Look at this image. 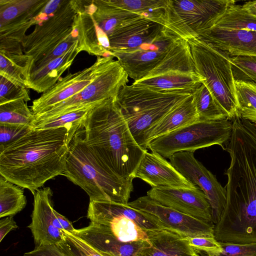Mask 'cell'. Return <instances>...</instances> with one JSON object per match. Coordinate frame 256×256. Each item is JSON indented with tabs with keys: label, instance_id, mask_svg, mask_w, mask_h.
Wrapping results in <instances>:
<instances>
[{
	"label": "cell",
	"instance_id": "1",
	"mask_svg": "<svg viewBox=\"0 0 256 256\" xmlns=\"http://www.w3.org/2000/svg\"><path fill=\"white\" fill-rule=\"evenodd\" d=\"M232 132L224 150L230 154L226 206L214 225L223 242H256V126L240 117L232 120Z\"/></svg>",
	"mask_w": 256,
	"mask_h": 256
},
{
	"label": "cell",
	"instance_id": "2",
	"mask_svg": "<svg viewBox=\"0 0 256 256\" xmlns=\"http://www.w3.org/2000/svg\"><path fill=\"white\" fill-rule=\"evenodd\" d=\"M70 128L32 129L0 148V176L32 194L48 180L63 174Z\"/></svg>",
	"mask_w": 256,
	"mask_h": 256
},
{
	"label": "cell",
	"instance_id": "3",
	"mask_svg": "<svg viewBox=\"0 0 256 256\" xmlns=\"http://www.w3.org/2000/svg\"><path fill=\"white\" fill-rule=\"evenodd\" d=\"M116 98L100 102L90 110L82 124L83 136L106 168L121 179L133 181L148 150L134 139Z\"/></svg>",
	"mask_w": 256,
	"mask_h": 256
},
{
	"label": "cell",
	"instance_id": "4",
	"mask_svg": "<svg viewBox=\"0 0 256 256\" xmlns=\"http://www.w3.org/2000/svg\"><path fill=\"white\" fill-rule=\"evenodd\" d=\"M112 56L134 82L172 72L196 73L188 42L165 28L152 42Z\"/></svg>",
	"mask_w": 256,
	"mask_h": 256
},
{
	"label": "cell",
	"instance_id": "5",
	"mask_svg": "<svg viewBox=\"0 0 256 256\" xmlns=\"http://www.w3.org/2000/svg\"><path fill=\"white\" fill-rule=\"evenodd\" d=\"M63 175L84 190L90 201L126 204L133 190L132 180L118 178L100 162L85 142L82 126L70 142Z\"/></svg>",
	"mask_w": 256,
	"mask_h": 256
},
{
	"label": "cell",
	"instance_id": "6",
	"mask_svg": "<svg viewBox=\"0 0 256 256\" xmlns=\"http://www.w3.org/2000/svg\"><path fill=\"white\" fill-rule=\"evenodd\" d=\"M192 94L126 84L119 90L116 101L134 139L147 150L145 138L148 131Z\"/></svg>",
	"mask_w": 256,
	"mask_h": 256
},
{
	"label": "cell",
	"instance_id": "7",
	"mask_svg": "<svg viewBox=\"0 0 256 256\" xmlns=\"http://www.w3.org/2000/svg\"><path fill=\"white\" fill-rule=\"evenodd\" d=\"M190 48L196 72L208 88L228 120L238 116L237 100L230 56L199 38L185 40Z\"/></svg>",
	"mask_w": 256,
	"mask_h": 256
},
{
	"label": "cell",
	"instance_id": "8",
	"mask_svg": "<svg viewBox=\"0 0 256 256\" xmlns=\"http://www.w3.org/2000/svg\"><path fill=\"white\" fill-rule=\"evenodd\" d=\"M87 218L90 224L124 243L150 242L148 232L164 229L146 212L110 201H90Z\"/></svg>",
	"mask_w": 256,
	"mask_h": 256
},
{
	"label": "cell",
	"instance_id": "9",
	"mask_svg": "<svg viewBox=\"0 0 256 256\" xmlns=\"http://www.w3.org/2000/svg\"><path fill=\"white\" fill-rule=\"evenodd\" d=\"M232 132V122L230 120L198 121L152 140L146 148L165 158L178 152H194L214 145L224 150Z\"/></svg>",
	"mask_w": 256,
	"mask_h": 256
},
{
	"label": "cell",
	"instance_id": "10",
	"mask_svg": "<svg viewBox=\"0 0 256 256\" xmlns=\"http://www.w3.org/2000/svg\"><path fill=\"white\" fill-rule=\"evenodd\" d=\"M234 0H168L164 28L179 38L196 37L214 26Z\"/></svg>",
	"mask_w": 256,
	"mask_h": 256
},
{
	"label": "cell",
	"instance_id": "11",
	"mask_svg": "<svg viewBox=\"0 0 256 256\" xmlns=\"http://www.w3.org/2000/svg\"><path fill=\"white\" fill-rule=\"evenodd\" d=\"M77 12V0H66L55 14L35 26L32 32L24 36L23 52L32 60L30 73L40 61L74 30V21Z\"/></svg>",
	"mask_w": 256,
	"mask_h": 256
},
{
	"label": "cell",
	"instance_id": "12",
	"mask_svg": "<svg viewBox=\"0 0 256 256\" xmlns=\"http://www.w3.org/2000/svg\"><path fill=\"white\" fill-rule=\"evenodd\" d=\"M112 57L102 71L82 90L73 96L35 116L44 120L74 110L84 106L116 98L128 82V75L118 60Z\"/></svg>",
	"mask_w": 256,
	"mask_h": 256
},
{
	"label": "cell",
	"instance_id": "13",
	"mask_svg": "<svg viewBox=\"0 0 256 256\" xmlns=\"http://www.w3.org/2000/svg\"><path fill=\"white\" fill-rule=\"evenodd\" d=\"M48 0H0V50H22V44L34 18Z\"/></svg>",
	"mask_w": 256,
	"mask_h": 256
},
{
	"label": "cell",
	"instance_id": "14",
	"mask_svg": "<svg viewBox=\"0 0 256 256\" xmlns=\"http://www.w3.org/2000/svg\"><path fill=\"white\" fill-rule=\"evenodd\" d=\"M170 162L186 178L199 188L206 195L211 207L212 222L220 219L226 202V192L216 176L194 156V152H180L170 158Z\"/></svg>",
	"mask_w": 256,
	"mask_h": 256
},
{
	"label": "cell",
	"instance_id": "15",
	"mask_svg": "<svg viewBox=\"0 0 256 256\" xmlns=\"http://www.w3.org/2000/svg\"><path fill=\"white\" fill-rule=\"evenodd\" d=\"M128 205L146 212L165 229L180 234L185 237L212 236L214 224L162 206L148 196L140 197Z\"/></svg>",
	"mask_w": 256,
	"mask_h": 256
},
{
	"label": "cell",
	"instance_id": "16",
	"mask_svg": "<svg viewBox=\"0 0 256 256\" xmlns=\"http://www.w3.org/2000/svg\"><path fill=\"white\" fill-rule=\"evenodd\" d=\"M112 57L98 56L90 66L60 78L55 84L32 102L30 108L34 116L82 90L102 71Z\"/></svg>",
	"mask_w": 256,
	"mask_h": 256
},
{
	"label": "cell",
	"instance_id": "17",
	"mask_svg": "<svg viewBox=\"0 0 256 256\" xmlns=\"http://www.w3.org/2000/svg\"><path fill=\"white\" fill-rule=\"evenodd\" d=\"M146 196L162 206L212 223L210 204L204 192L198 186L194 188H152Z\"/></svg>",
	"mask_w": 256,
	"mask_h": 256
},
{
	"label": "cell",
	"instance_id": "18",
	"mask_svg": "<svg viewBox=\"0 0 256 256\" xmlns=\"http://www.w3.org/2000/svg\"><path fill=\"white\" fill-rule=\"evenodd\" d=\"M52 191L50 187L38 189L34 194L32 222L28 226L36 246L58 244L65 241L62 230L54 227L50 216Z\"/></svg>",
	"mask_w": 256,
	"mask_h": 256
},
{
	"label": "cell",
	"instance_id": "19",
	"mask_svg": "<svg viewBox=\"0 0 256 256\" xmlns=\"http://www.w3.org/2000/svg\"><path fill=\"white\" fill-rule=\"evenodd\" d=\"M139 178L155 187H176L194 188L196 187L186 178L172 164L160 154L146 152L135 173Z\"/></svg>",
	"mask_w": 256,
	"mask_h": 256
},
{
	"label": "cell",
	"instance_id": "20",
	"mask_svg": "<svg viewBox=\"0 0 256 256\" xmlns=\"http://www.w3.org/2000/svg\"><path fill=\"white\" fill-rule=\"evenodd\" d=\"M164 26L140 16L124 24L109 37L110 50H127L152 42Z\"/></svg>",
	"mask_w": 256,
	"mask_h": 256
},
{
	"label": "cell",
	"instance_id": "21",
	"mask_svg": "<svg viewBox=\"0 0 256 256\" xmlns=\"http://www.w3.org/2000/svg\"><path fill=\"white\" fill-rule=\"evenodd\" d=\"M230 56H256V31L228 30L211 28L196 37Z\"/></svg>",
	"mask_w": 256,
	"mask_h": 256
},
{
	"label": "cell",
	"instance_id": "22",
	"mask_svg": "<svg viewBox=\"0 0 256 256\" xmlns=\"http://www.w3.org/2000/svg\"><path fill=\"white\" fill-rule=\"evenodd\" d=\"M98 28L109 37L126 24L142 16L118 7L110 0H80Z\"/></svg>",
	"mask_w": 256,
	"mask_h": 256
},
{
	"label": "cell",
	"instance_id": "23",
	"mask_svg": "<svg viewBox=\"0 0 256 256\" xmlns=\"http://www.w3.org/2000/svg\"><path fill=\"white\" fill-rule=\"evenodd\" d=\"M74 235L81 238L95 248L115 256H139L142 250L151 245L142 241L132 243L121 242L92 224L76 229Z\"/></svg>",
	"mask_w": 256,
	"mask_h": 256
},
{
	"label": "cell",
	"instance_id": "24",
	"mask_svg": "<svg viewBox=\"0 0 256 256\" xmlns=\"http://www.w3.org/2000/svg\"><path fill=\"white\" fill-rule=\"evenodd\" d=\"M80 52L77 40L61 56L32 72L27 82V87L38 93H44L58 81Z\"/></svg>",
	"mask_w": 256,
	"mask_h": 256
},
{
	"label": "cell",
	"instance_id": "25",
	"mask_svg": "<svg viewBox=\"0 0 256 256\" xmlns=\"http://www.w3.org/2000/svg\"><path fill=\"white\" fill-rule=\"evenodd\" d=\"M151 245L139 256H192L196 252L189 245L186 237L168 229L150 231Z\"/></svg>",
	"mask_w": 256,
	"mask_h": 256
},
{
	"label": "cell",
	"instance_id": "26",
	"mask_svg": "<svg viewBox=\"0 0 256 256\" xmlns=\"http://www.w3.org/2000/svg\"><path fill=\"white\" fill-rule=\"evenodd\" d=\"M198 121L193 94L168 113L146 134V146L152 140Z\"/></svg>",
	"mask_w": 256,
	"mask_h": 256
},
{
	"label": "cell",
	"instance_id": "27",
	"mask_svg": "<svg viewBox=\"0 0 256 256\" xmlns=\"http://www.w3.org/2000/svg\"><path fill=\"white\" fill-rule=\"evenodd\" d=\"M204 79L197 73L169 72L134 82L132 84L155 90H188L194 92Z\"/></svg>",
	"mask_w": 256,
	"mask_h": 256
},
{
	"label": "cell",
	"instance_id": "28",
	"mask_svg": "<svg viewBox=\"0 0 256 256\" xmlns=\"http://www.w3.org/2000/svg\"><path fill=\"white\" fill-rule=\"evenodd\" d=\"M31 62L30 58L25 54L22 50H0V75L14 82L27 87Z\"/></svg>",
	"mask_w": 256,
	"mask_h": 256
},
{
	"label": "cell",
	"instance_id": "29",
	"mask_svg": "<svg viewBox=\"0 0 256 256\" xmlns=\"http://www.w3.org/2000/svg\"><path fill=\"white\" fill-rule=\"evenodd\" d=\"M22 188L0 176V218L13 216L26 204Z\"/></svg>",
	"mask_w": 256,
	"mask_h": 256
},
{
	"label": "cell",
	"instance_id": "30",
	"mask_svg": "<svg viewBox=\"0 0 256 256\" xmlns=\"http://www.w3.org/2000/svg\"><path fill=\"white\" fill-rule=\"evenodd\" d=\"M116 6L136 14L164 26L168 0H110Z\"/></svg>",
	"mask_w": 256,
	"mask_h": 256
},
{
	"label": "cell",
	"instance_id": "31",
	"mask_svg": "<svg viewBox=\"0 0 256 256\" xmlns=\"http://www.w3.org/2000/svg\"><path fill=\"white\" fill-rule=\"evenodd\" d=\"M212 28L256 31V16L250 13L242 6L234 3L228 7Z\"/></svg>",
	"mask_w": 256,
	"mask_h": 256
},
{
	"label": "cell",
	"instance_id": "32",
	"mask_svg": "<svg viewBox=\"0 0 256 256\" xmlns=\"http://www.w3.org/2000/svg\"><path fill=\"white\" fill-rule=\"evenodd\" d=\"M98 102L84 106L54 118L41 120H34L32 126L36 129L66 127L70 128L73 136L82 128V122L90 110Z\"/></svg>",
	"mask_w": 256,
	"mask_h": 256
},
{
	"label": "cell",
	"instance_id": "33",
	"mask_svg": "<svg viewBox=\"0 0 256 256\" xmlns=\"http://www.w3.org/2000/svg\"><path fill=\"white\" fill-rule=\"evenodd\" d=\"M193 96L198 121L228 120L226 114L218 105L203 82L194 91Z\"/></svg>",
	"mask_w": 256,
	"mask_h": 256
},
{
	"label": "cell",
	"instance_id": "34",
	"mask_svg": "<svg viewBox=\"0 0 256 256\" xmlns=\"http://www.w3.org/2000/svg\"><path fill=\"white\" fill-rule=\"evenodd\" d=\"M238 116L256 126V84L234 81Z\"/></svg>",
	"mask_w": 256,
	"mask_h": 256
},
{
	"label": "cell",
	"instance_id": "35",
	"mask_svg": "<svg viewBox=\"0 0 256 256\" xmlns=\"http://www.w3.org/2000/svg\"><path fill=\"white\" fill-rule=\"evenodd\" d=\"M35 116L23 100L11 101L0 104V124H20L31 126Z\"/></svg>",
	"mask_w": 256,
	"mask_h": 256
},
{
	"label": "cell",
	"instance_id": "36",
	"mask_svg": "<svg viewBox=\"0 0 256 256\" xmlns=\"http://www.w3.org/2000/svg\"><path fill=\"white\" fill-rule=\"evenodd\" d=\"M234 81L254 83L256 84V56H230Z\"/></svg>",
	"mask_w": 256,
	"mask_h": 256
},
{
	"label": "cell",
	"instance_id": "37",
	"mask_svg": "<svg viewBox=\"0 0 256 256\" xmlns=\"http://www.w3.org/2000/svg\"><path fill=\"white\" fill-rule=\"evenodd\" d=\"M28 88L0 75V104L13 100H30Z\"/></svg>",
	"mask_w": 256,
	"mask_h": 256
},
{
	"label": "cell",
	"instance_id": "38",
	"mask_svg": "<svg viewBox=\"0 0 256 256\" xmlns=\"http://www.w3.org/2000/svg\"><path fill=\"white\" fill-rule=\"evenodd\" d=\"M186 239L196 252L206 256H218L222 252L221 244L214 235L186 237Z\"/></svg>",
	"mask_w": 256,
	"mask_h": 256
},
{
	"label": "cell",
	"instance_id": "39",
	"mask_svg": "<svg viewBox=\"0 0 256 256\" xmlns=\"http://www.w3.org/2000/svg\"><path fill=\"white\" fill-rule=\"evenodd\" d=\"M32 129L30 126L0 124V148L14 142Z\"/></svg>",
	"mask_w": 256,
	"mask_h": 256
},
{
	"label": "cell",
	"instance_id": "40",
	"mask_svg": "<svg viewBox=\"0 0 256 256\" xmlns=\"http://www.w3.org/2000/svg\"><path fill=\"white\" fill-rule=\"evenodd\" d=\"M222 252L218 256H256V242L234 244L220 242Z\"/></svg>",
	"mask_w": 256,
	"mask_h": 256
},
{
	"label": "cell",
	"instance_id": "41",
	"mask_svg": "<svg viewBox=\"0 0 256 256\" xmlns=\"http://www.w3.org/2000/svg\"><path fill=\"white\" fill-rule=\"evenodd\" d=\"M24 256H73L68 250L64 242L58 244L43 245L35 246L29 252L24 254Z\"/></svg>",
	"mask_w": 256,
	"mask_h": 256
},
{
	"label": "cell",
	"instance_id": "42",
	"mask_svg": "<svg viewBox=\"0 0 256 256\" xmlns=\"http://www.w3.org/2000/svg\"><path fill=\"white\" fill-rule=\"evenodd\" d=\"M65 239L77 246L83 252L88 256H115L110 253L99 250L88 243L68 232L62 230Z\"/></svg>",
	"mask_w": 256,
	"mask_h": 256
},
{
	"label": "cell",
	"instance_id": "43",
	"mask_svg": "<svg viewBox=\"0 0 256 256\" xmlns=\"http://www.w3.org/2000/svg\"><path fill=\"white\" fill-rule=\"evenodd\" d=\"M18 228L13 216H6L0 220V242L11 230Z\"/></svg>",
	"mask_w": 256,
	"mask_h": 256
},
{
	"label": "cell",
	"instance_id": "44",
	"mask_svg": "<svg viewBox=\"0 0 256 256\" xmlns=\"http://www.w3.org/2000/svg\"><path fill=\"white\" fill-rule=\"evenodd\" d=\"M242 6L250 13L256 16V0L246 2Z\"/></svg>",
	"mask_w": 256,
	"mask_h": 256
},
{
	"label": "cell",
	"instance_id": "45",
	"mask_svg": "<svg viewBox=\"0 0 256 256\" xmlns=\"http://www.w3.org/2000/svg\"><path fill=\"white\" fill-rule=\"evenodd\" d=\"M192 256H202V254L196 252Z\"/></svg>",
	"mask_w": 256,
	"mask_h": 256
}]
</instances>
